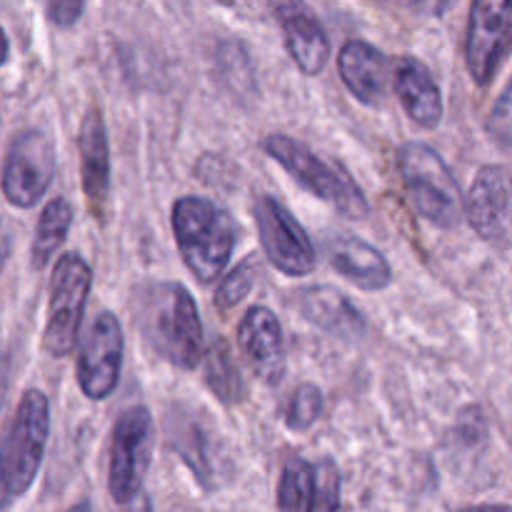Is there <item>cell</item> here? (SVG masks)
Here are the masks:
<instances>
[{"mask_svg":"<svg viewBox=\"0 0 512 512\" xmlns=\"http://www.w3.org/2000/svg\"><path fill=\"white\" fill-rule=\"evenodd\" d=\"M90 285H93L90 265L78 253L60 255L50 275L48 323L43 333V348L53 358H68L78 345Z\"/></svg>","mask_w":512,"mask_h":512,"instance_id":"obj_6","label":"cell"},{"mask_svg":"<svg viewBox=\"0 0 512 512\" xmlns=\"http://www.w3.org/2000/svg\"><path fill=\"white\" fill-rule=\"evenodd\" d=\"M238 345L245 363L265 385H278L285 378L283 328L273 310L253 305L238 325Z\"/></svg>","mask_w":512,"mask_h":512,"instance_id":"obj_13","label":"cell"},{"mask_svg":"<svg viewBox=\"0 0 512 512\" xmlns=\"http://www.w3.org/2000/svg\"><path fill=\"white\" fill-rule=\"evenodd\" d=\"M465 218L470 228L498 248L512 243V178L500 165L478 170L465 198Z\"/></svg>","mask_w":512,"mask_h":512,"instance_id":"obj_12","label":"cell"},{"mask_svg":"<svg viewBox=\"0 0 512 512\" xmlns=\"http://www.w3.org/2000/svg\"><path fill=\"white\" fill-rule=\"evenodd\" d=\"M308 512H343V483L333 460H320L315 465V490Z\"/></svg>","mask_w":512,"mask_h":512,"instance_id":"obj_25","label":"cell"},{"mask_svg":"<svg viewBox=\"0 0 512 512\" xmlns=\"http://www.w3.org/2000/svg\"><path fill=\"white\" fill-rule=\"evenodd\" d=\"M140 330L160 358L180 370L198 368L203 355V323L198 305L180 283H153L140 295Z\"/></svg>","mask_w":512,"mask_h":512,"instance_id":"obj_1","label":"cell"},{"mask_svg":"<svg viewBox=\"0 0 512 512\" xmlns=\"http://www.w3.org/2000/svg\"><path fill=\"white\" fill-rule=\"evenodd\" d=\"M125 512H153V505H150V498L145 493L135 495L128 505H125Z\"/></svg>","mask_w":512,"mask_h":512,"instance_id":"obj_30","label":"cell"},{"mask_svg":"<svg viewBox=\"0 0 512 512\" xmlns=\"http://www.w3.org/2000/svg\"><path fill=\"white\" fill-rule=\"evenodd\" d=\"M325 255L335 273L343 275L355 288L378 293L393 283V268L375 245L348 233H333L325 238Z\"/></svg>","mask_w":512,"mask_h":512,"instance_id":"obj_15","label":"cell"},{"mask_svg":"<svg viewBox=\"0 0 512 512\" xmlns=\"http://www.w3.org/2000/svg\"><path fill=\"white\" fill-rule=\"evenodd\" d=\"M485 128H488L490 138L498 140V143H512V80L508 83V88L500 93V98L495 100Z\"/></svg>","mask_w":512,"mask_h":512,"instance_id":"obj_27","label":"cell"},{"mask_svg":"<svg viewBox=\"0 0 512 512\" xmlns=\"http://www.w3.org/2000/svg\"><path fill=\"white\" fill-rule=\"evenodd\" d=\"M68 512H93V505H90V503H78V505H73V508H70Z\"/></svg>","mask_w":512,"mask_h":512,"instance_id":"obj_32","label":"cell"},{"mask_svg":"<svg viewBox=\"0 0 512 512\" xmlns=\"http://www.w3.org/2000/svg\"><path fill=\"white\" fill-rule=\"evenodd\" d=\"M280 25H283L285 48L293 63L305 75L323 73L330 58V40L318 15L305 0H270Z\"/></svg>","mask_w":512,"mask_h":512,"instance_id":"obj_14","label":"cell"},{"mask_svg":"<svg viewBox=\"0 0 512 512\" xmlns=\"http://www.w3.org/2000/svg\"><path fill=\"white\" fill-rule=\"evenodd\" d=\"M55 178L53 140L38 128L23 130L10 143L3 165V193L15 208H33Z\"/></svg>","mask_w":512,"mask_h":512,"instance_id":"obj_9","label":"cell"},{"mask_svg":"<svg viewBox=\"0 0 512 512\" xmlns=\"http://www.w3.org/2000/svg\"><path fill=\"white\" fill-rule=\"evenodd\" d=\"M173 445L180 453V458L195 470L198 480H203L205 485L210 483V463L208 453H205V435L203 430H198V425H180L173 433Z\"/></svg>","mask_w":512,"mask_h":512,"instance_id":"obj_26","label":"cell"},{"mask_svg":"<svg viewBox=\"0 0 512 512\" xmlns=\"http://www.w3.org/2000/svg\"><path fill=\"white\" fill-rule=\"evenodd\" d=\"M313 490L315 465L303 458H290L278 483V508L283 512H308Z\"/></svg>","mask_w":512,"mask_h":512,"instance_id":"obj_22","label":"cell"},{"mask_svg":"<svg viewBox=\"0 0 512 512\" xmlns=\"http://www.w3.org/2000/svg\"><path fill=\"white\" fill-rule=\"evenodd\" d=\"M50 435V403L40 390H28L20 398L13 423L3 440V493L15 500L28 493L43 465Z\"/></svg>","mask_w":512,"mask_h":512,"instance_id":"obj_5","label":"cell"},{"mask_svg":"<svg viewBox=\"0 0 512 512\" xmlns=\"http://www.w3.org/2000/svg\"><path fill=\"white\" fill-rule=\"evenodd\" d=\"M338 73L345 88L363 105H380L388 93L390 63L375 45L348 40L338 55Z\"/></svg>","mask_w":512,"mask_h":512,"instance_id":"obj_17","label":"cell"},{"mask_svg":"<svg viewBox=\"0 0 512 512\" xmlns=\"http://www.w3.org/2000/svg\"><path fill=\"white\" fill-rule=\"evenodd\" d=\"M400 5L405 8L415 10V13H423V15H443L445 10L453 8L455 0H398Z\"/></svg>","mask_w":512,"mask_h":512,"instance_id":"obj_29","label":"cell"},{"mask_svg":"<svg viewBox=\"0 0 512 512\" xmlns=\"http://www.w3.org/2000/svg\"><path fill=\"white\" fill-rule=\"evenodd\" d=\"M153 415L143 405H133L118 418L110 438L108 488L115 503L128 505L143 493V480L153 460Z\"/></svg>","mask_w":512,"mask_h":512,"instance_id":"obj_7","label":"cell"},{"mask_svg":"<svg viewBox=\"0 0 512 512\" xmlns=\"http://www.w3.org/2000/svg\"><path fill=\"white\" fill-rule=\"evenodd\" d=\"M125 338L118 318L103 310L93 318L78 355V385L88 400H105L118 388Z\"/></svg>","mask_w":512,"mask_h":512,"instance_id":"obj_10","label":"cell"},{"mask_svg":"<svg viewBox=\"0 0 512 512\" xmlns=\"http://www.w3.org/2000/svg\"><path fill=\"white\" fill-rule=\"evenodd\" d=\"M203 378L210 393L223 405H238L245 398V383L225 340H215L203 358Z\"/></svg>","mask_w":512,"mask_h":512,"instance_id":"obj_21","label":"cell"},{"mask_svg":"<svg viewBox=\"0 0 512 512\" xmlns=\"http://www.w3.org/2000/svg\"><path fill=\"white\" fill-rule=\"evenodd\" d=\"M320 415H323V393H320L318 385H298L288 408H285V425L295 430V433H300V430L313 428L320 420Z\"/></svg>","mask_w":512,"mask_h":512,"instance_id":"obj_24","label":"cell"},{"mask_svg":"<svg viewBox=\"0 0 512 512\" xmlns=\"http://www.w3.org/2000/svg\"><path fill=\"white\" fill-rule=\"evenodd\" d=\"M78 150L83 193L95 218L103 220L110 198V148L103 113L98 108H90L83 118L78 133Z\"/></svg>","mask_w":512,"mask_h":512,"instance_id":"obj_16","label":"cell"},{"mask_svg":"<svg viewBox=\"0 0 512 512\" xmlns=\"http://www.w3.org/2000/svg\"><path fill=\"white\" fill-rule=\"evenodd\" d=\"M398 170L405 195L420 218L448 230L463 220L465 198L438 150L425 143H405L398 150Z\"/></svg>","mask_w":512,"mask_h":512,"instance_id":"obj_4","label":"cell"},{"mask_svg":"<svg viewBox=\"0 0 512 512\" xmlns=\"http://www.w3.org/2000/svg\"><path fill=\"white\" fill-rule=\"evenodd\" d=\"M253 218L265 258L280 273L290 275V278H303V275L313 273L318 265L313 240L280 200H275L273 195L258 198L253 205Z\"/></svg>","mask_w":512,"mask_h":512,"instance_id":"obj_8","label":"cell"},{"mask_svg":"<svg viewBox=\"0 0 512 512\" xmlns=\"http://www.w3.org/2000/svg\"><path fill=\"white\" fill-rule=\"evenodd\" d=\"M298 308L308 323L343 340H358L365 333V318L333 285H310L300 290Z\"/></svg>","mask_w":512,"mask_h":512,"instance_id":"obj_19","label":"cell"},{"mask_svg":"<svg viewBox=\"0 0 512 512\" xmlns=\"http://www.w3.org/2000/svg\"><path fill=\"white\" fill-rule=\"evenodd\" d=\"M512 48V0H473L465 63L478 85L495 78Z\"/></svg>","mask_w":512,"mask_h":512,"instance_id":"obj_11","label":"cell"},{"mask_svg":"<svg viewBox=\"0 0 512 512\" xmlns=\"http://www.w3.org/2000/svg\"><path fill=\"white\" fill-rule=\"evenodd\" d=\"M85 8V0H45V10L48 18L53 20L58 28H70L80 20Z\"/></svg>","mask_w":512,"mask_h":512,"instance_id":"obj_28","label":"cell"},{"mask_svg":"<svg viewBox=\"0 0 512 512\" xmlns=\"http://www.w3.org/2000/svg\"><path fill=\"white\" fill-rule=\"evenodd\" d=\"M170 223L185 268L195 275L198 283H215L228 268L238 243L235 220L213 200L185 195L175 200Z\"/></svg>","mask_w":512,"mask_h":512,"instance_id":"obj_2","label":"cell"},{"mask_svg":"<svg viewBox=\"0 0 512 512\" xmlns=\"http://www.w3.org/2000/svg\"><path fill=\"white\" fill-rule=\"evenodd\" d=\"M73 225V205L65 198H53L40 213L38 225H35V238L30 245V260L33 268L40 270L55 258L60 245L65 243Z\"/></svg>","mask_w":512,"mask_h":512,"instance_id":"obj_20","label":"cell"},{"mask_svg":"<svg viewBox=\"0 0 512 512\" xmlns=\"http://www.w3.org/2000/svg\"><path fill=\"white\" fill-rule=\"evenodd\" d=\"M263 148L275 163L283 165L293 175L295 183L303 185L308 193H313L315 198L328 203L340 215H345L350 220L368 218V198H365L363 188L355 183L353 175L343 165L323 158V155H318L308 145L293 140L290 135H268Z\"/></svg>","mask_w":512,"mask_h":512,"instance_id":"obj_3","label":"cell"},{"mask_svg":"<svg viewBox=\"0 0 512 512\" xmlns=\"http://www.w3.org/2000/svg\"><path fill=\"white\" fill-rule=\"evenodd\" d=\"M263 275V263H260V255H248L238 268L230 275H225L223 283H220L218 293H215V308L228 313L235 305L243 303L250 295V290L255 288L258 278Z\"/></svg>","mask_w":512,"mask_h":512,"instance_id":"obj_23","label":"cell"},{"mask_svg":"<svg viewBox=\"0 0 512 512\" xmlns=\"http://www.w3.org/2000/svg\"><path fill=\"white\" fill-rule=\"evenodd\" d=\"M393 83L408 118L425 130L438 128L443 120V93L428 65L413 55L400 58L393 70Z\"/></svg>","mask_w":512,"mask_h":512,"instance_id":"obj_18","label":"cell"},{"mask_svg":"<svg viewBox=\"0 0 512 512\" xmlns=\"http://www.w3.org/2000/svg\"><path fill=\"white\" fill-rule=\"evenodd\" d=\"M460 512H512V505H475Z\"/></svg>","mask_w":512,"mask_h":512,"instance_id":"obj_31","label":"cell"}]
</instances>
